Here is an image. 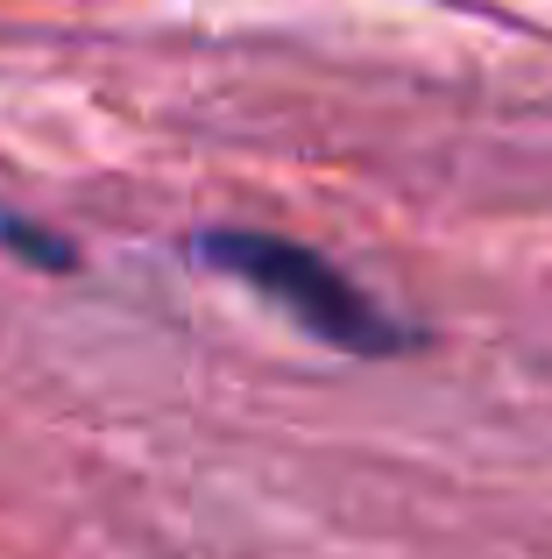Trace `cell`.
Masks as SVG:
<instances>
[{
  "mask_svg": "<svg viewBox=\"0 0 552 559\" xmlns=\"http://www.w3.org/2000/svg\"><path fill=\"white\" fill-rule=\"evenodd\" d=\"M0 248L22 255L28 270H43V276H71L79 270V248H71L64 234L43 227V219H28V213H8V205H0Z\"/></svg>",
  "mask_w": 552,
  "mask_h": 559,
  "instance_id": "cell-2",
  "label": "cell"
},
{
  "mask_svg": "<svg viewBox=\"0 0 552 559\" xmlns=\"http://www.w3.org/2000/svg\"><path fill=\"white\" fill-rule=\"evenodd\" d=\"M199 262L235 284H249L263 305H276L284 319H298L312 341L340 347V355H404L418 347V333L404 319H389L355 276L340 270L333 255L290 241V234H263V227H220V234H199Z\"/></svg>",
  "mask_w": 552,
  "mask_h": 559,
  "instance_id": "cell-1",
  "label": "cell"
}]
</instances>
